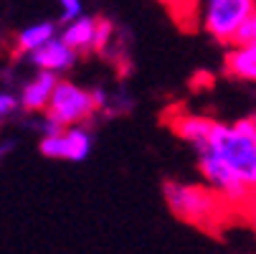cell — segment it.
<instances>
[{
    "label": "cell",
    "instance_id": "1",
    "mask_svg": "<svg viewBox=\"0 0 256 254\" xmlns=\"http://www.w3.org/2000/svg\"><path fill=\"white\" fill-rule=\"evenodd\" d=\"M168 122L193 150L203 183L244 219L256 193V117L221 122L196 112H178Z\"/></svg>",
    "mask_w": 256,
    "mask_h": 254
},
{
    "label": "cell",
    "instance_id": "2",
    "mask_svg": "<svg viewBox=\"0 0 256 254\" xmlns=\"http://www.w3.org/2000/svg\"><path fill=\"white\" fill-rule=\"evenodd\" d=\"M162 196L168 208L180 221L190 226L213 231L224 226L231 216H238L221 196L206 183H182V180H165Z\"/></svg>",
    "mask_w": 256,
    "mask_h": 254
},
{
    "label": "cell",
    "instance_id": "3",
    "mask_svg": "<svg viewBox=\"0 0 256 254\" xmlns=\"http://www.w3.org/2000/svg\"><path fill=\"white\" fill-rule=\"evenodd\" d=\"M94 150V135L86 125H68L61 127L44 115L38 153L48 160H68V163H84Z\"/></svg>",
    "mask_w": 256,
    "mask_h": 254
},
{
    "label": "cell",
    "instance_id": "4",
    "mask_svg": "<svg viewBox=\"0 0 256 254\" xmlns=\"http://www.w3.org/2000/svg\"><path fill=\"white\" fill-rule=\"evenodd\" d=\"M96 110L99 107H96V99H94V89H84V87L68 82V79H58L44 115L51 122L68 127V125L89 122Z\"/></svg>",
    "mask_w": 256,
    "mask_h": 254
},
{
    "label": "cell",
    "instance_id": "5",
    "mask_svg": "<svg viewBox=\"0 0 256 254\" xmlns=\"http://www.w3.org/2000/svg\"><path fill=\"white\" fill-rule=\"evenodd\" d=\"M256 11V0H203L200 26L218 44L234 41L238 26Z\"/></svg>",
    "mask_w": 256,
    "mask_h": 254
},
{
    "label": "cell",
    "instance_id": "6",
    "mask_svg": "<svg viewBox=\"0 0 256 254\" xmlns=\"http://www.w3.org/2000/svg\"><path fill=\"white\" fill-rule=\"evenodd\" d=\"M76 59H79V54L61 39V33L56 39H51L48 44H44L38 51L28 54V61L38 71H51V74H58V77L74 66Z\"/></svg>",
    "mask_w": 256,
    "mask_h": 254
},
{
    "label": "cell",
    "instance_id": "7",
    "mask_svg": "<svg viewBox=\"0 0 256 254\" xmlns=\"http://www.w3.org/2000/svg\"><path fill=\"white\" fill-rule=\"evenodd\" d=\"M58 74H51V71H38L33 79H28L23 84V89L18 92L20 94V104H23V112H30V115H44L46 107L51 102V94L58 84Z\"/></svg>",
    "mask_w": 256,
    "mask_h": 254
},
{
    "label": "cell",
    "instance_id": "8",
    "mask_svg": "<svg viewBox=\"0 0 256 254\" xmlns=\"http://www.w3.org/2000/svg\"><path fill=\"white\" fill-rule=\"evenodd\" d=\"M96 33H99V18L82 13L79 18L64 23L61 39L76 54H96Z\"/></svg>",
    "mask_w": 256,
    "mask_h": 254
},
{
    "label": "cell",
    "instance_id": "9",
    "mask_svg": "<svg viewBox=\"0 0 256 254\" xmlns=\"http://www.w3.org/2000/svg\"><path fill=\"white\" fill-rule=\"evenodd\" d=\"M224 69L238 82L256 84V44H231L224 59Z\"/></svg>",
    "mask_w": 256,
    "mask_h": 254
},
{
    "label": "cell",
    "instance_id": "10",
    "mask_svg": "<svg viewBox=\"0 0 256 254\" xmlns=\"http://www.w3.org/2000/svg\"><path fill=\"white\" fill-rule=\"evenodd\" d=\"M58 36V23L56 21H36L26 28H20L13 39V51L20 56H28L33 51H38L44 44Z\"/></svg>",
    "mask_w": 256,
    "mask_h": 254
},
{
    "label": "cell",
    "instance_id": "11",
    "mask_svg": "<svg viewBox=\"0 0 256 254\" xmlns=\"http://www.w3.org/2000/svg\"><path fill=\"white\" fill-rule=\"evenodd\" d=\"M18 112H23L20 94H16L10 89H0V125H6L8 120H13Z\"/></svg>",
    "mask_w": 256,
    "mask_h": 254
},
{
    "label": "cell",
    "instance_id": "12",
    "mask_svg": "<svg viewBox=\"0 0 256 254\" xmlns=\"http://www.w3.org/2000/svg\"><path fill=\"white\" fill-rule=\"evenodd\" d=\"M231 44H256V11L238 26V31H236Z\"/></svg>",
    "mask_w": 256,
    "mask_h": 254
},
{
    "label": "cell",
    "instance_id": "13",
    "mask_svg": "<svg viewBox=\"0 0 256 254\" xmlns=\"http://www.w3.org/2000/svg\"><path fill=\"white\" fill-rule=\"evenodd\" d=\"M58 8H61L58 21L68 23V21H74V18H79L84 13V0H58Z\"/></svg>",
    "mask_w": 256,
    "mask_h": 254
},
{
    "label": "cell",
    "instance_id": "14",
    "mask_svg": "<svg viewBox=\"0 0 256 254\" xmlns=\"http://www.w3.org/2000/svg\"><path fill=\"white\" fill-rule=\"evenodd\" d=\"M112 33H114L112 23H109L106 18H99V33H96V54H102V51L106 49V44L112 41Z\"/></svg>",
    "mask_w": 256,
    "mask_h": 254
},
{
    "label": "cell",
    "instance_id": "15",
    "mask_svg": "<svg viewBox=\"0 0 256 254\" xmlns=\"http://www.w3.org/2000/svg\"><path fill=\"white\" fill-rule=\"evenodd\" d=\"M244 221L248 224V229H251V234L256 239V206L254 203H248V208L244 211Z\"/></svg>",
    "mask_w": 256,
    "mask_h": 254
},
{
    "label": "cell",
    "instance_id": "16",
    "mask_svg": "<svg viewBox=\"0 0 256 254\" xmlns=\"http://www.w3.org/2000/svg\"><path fill=\"white\" fill-rule=\"evenodd\" d=\"M13 148H16V142H13V140H0V163H3V160L10 155Z\"/></svg>",
    "mask_w": 256,
    "mask_h": 254
},
{
    "label": "cell",
    "instance_id": "17",
    "mask_svg": "<svg viewBox=\"0 0 256 254\" xmlns=\"http://www.w3.org/2000/svg\"><path fill=\"white\" fill-rule=\"evenodd\" d=\"M251 203H254V206H256V193H254V198H251Z\"/></svg>",
    "mask_w": 256,
    "mask_h": 254
}]
</instances>
